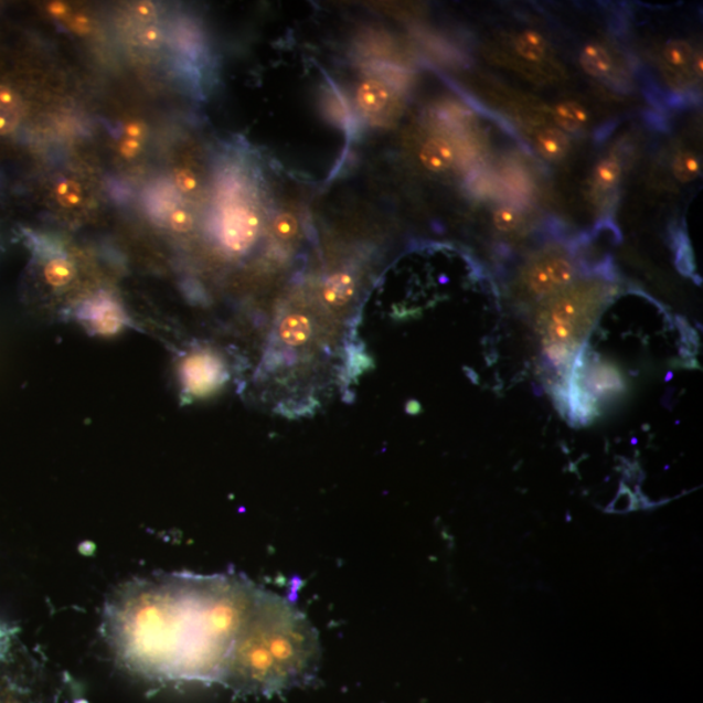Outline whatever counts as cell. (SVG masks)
Listing matches in <instances>:
<instances>
[{"instance_id":"obj_24","label":"cell","mask_w":703,"mask_h":703,"mask_svg":"<svg viewBox=\"0 0 703 703\" xmlns=\"http://www.w3.org/2000/svg\"><path fill=\"white\" fill-rule=\"evenodd\" d=\"M167 220H169L171 228L177 232H188L193 227V217L185 210H173Z\"/></svg>"},{"instance_id":"obj_1","label":"cell","mask_w":703,"mask_h":703,"mask_svg":"<svg viewBox=\"0 0 703 703\" xmlns=\"http://www.w3.org/2000/svg\"><path fill=\"white\" fill-rule=\"evenodd\" d=\"M258 588L238 574L132 579L108 599L104 632L121 663L143 677L221 684Z\"/></svg>"},{"instance_id":"obj_19","label":"cell","mask_w":703,"mask_h":703,"mask_svg":"<svg viewBox=\"0 0 703 703\" xmlns=\"http://www.w3.org/2000/svg\"><path fill=\"white\" fill-rule=\"evenodd\" d=\"M49 286L62 288L68 286L76 277V267L70 259L56 257L45 265L43 269Z\"/></svg>"},{"instance_id":"obj_16","label":"cell","mask_w":703,"mask_h":703,"mask_svg":"<svg viewBox=\"0 0 703 703\" xmlns=\"http://www.w3.org/2000/svg\"><path fill=\"white\" fill-rule=\"evenodd\" d=\"M622 178V164L616 156H608L599 161L593 172L594 191H614Z\"/></svg>"},{"instance_id":"obj_4","label":"cell","mask_w":703,"mask_h":703,"mask_svg":"<svg viewBox=\"0 0 703 703\" xmlns=\"http://www.w3.org/2000/svg\"><path fill=\"white\" fill-rule=\"evenodd\" d=\"M582 265L574 246L564 244L545 246L521 266L512 285L513 300L521 308L533 310L582 278L584 273Z\"/></svg>"},{"instance_id":"obj_14","label":"cell","mask_w":703,"mask_h":703,"mask_svg":"<svg viewBox=\"0 0 703 703\" xmlns=\"http://www.w3.org/2000/svg\"><path fill=\"white\" fill-rule=\"evenodd\" d=\"M537 149L547 161H561L569 151V139L563 130L557 128L542 129L537 136Z\"/></svg>"},{"instance_id":"obj_8","label":"cell","mask_w":703,"mask_h":703,"mask_svg":"<svg viewBox=\"0 0 703 703\" xmlns=\"http://www.w3.org/2000/svg\"><path fill=\"white\" fill-rule=\"evenodd\" d=\"M258 220L255 213L244 206L223 209L217 224V237L231 253H243L256 241Z\"/></svg>"},{"instance_id":"obj_7","label":"cell","mask_w":703,"mask_h":703,"mask_svg":"<svg viewBox=\"0 0 703 703\" xmlns=\"http://www.w3.org/2000/svg\"><path fill=\"white\" fill-rule=\"evenodd\" d=\"M78 321L97 337L118 335L129 326V317L118 300L108 295L92 297L78 310Z\"/></svg>"},{"instance_id":"obj_10","label":"cell","mask_w":703,"mask_h":703,"mask_svg":"<svg viewBox=\"0 0 703 703\" xmlns=\"http://www.w3.org/2000/svg\"><path fill=\"white\" fill-rule=\"evenodd\" d=\"M313 322L306 315L292 313L283 318L279 323L278 337L287 347H302L313 338Z\"/></svg>"},{"instance_id":"obj_27","label":"cell","mask_w":703,"mask_h":703,"mask_svg":"<svg viewBox=\"0 0 703 703\" xmlns=\"http://www.w3.org/2000/svg\"><path fill=\"white\" fill-rule=\"evenodd\" d=\"M141 149L140 140L129 139L121 145V155L128 158L135 157Z\"/></svg>"},{"instance_id":"obj_17","label":"cell","mask_w":703,"mask_h":703,"mask_svg":"<svg viewBox=\"0 0 703 703\" xmlns=\"http://www.w3.org/2000/svg\"><path fill=\"white\" fill-rule=\"evenodd\" d=\"M514 50L526 62L541 63L545 60L548 45L542 35L534 31L521 32L513 41Z\"/></svg>"},{"instance_id":"obj_25","label":"cell","mask_w":703,"mask_h":703,"mask_svg":"<svg viewBox=\"0 0 703 703\" xmlns=\"http://www.w3.org/2000/svg\"><path fill=\"white\" fill-rule=\"evenodd\" d=\"M275 231H277L278 237L283 241H291L297 235V222L292 216H280L277 224H275Z\"/></svg>"},{"instance_id":"obj_15","label":"cell","mask_w":703,"mask_h":703,"mask_svg":"<svg viewBox=\"0 0 703 703\" xmlns=\"http://www.w3.org/2000/svg\"><path fill=\"white\" fill-rule=\"evenodd\" d=\"M23 116V103L18 93L0 86V135L12 132Z\"/></svg>"},{"instance_id":"obj_6","label":"cell","mask_w":703,"mask_h":703,"mask_svg":"<svg viewBox=\"0 0 703 703\" xmlns=\"http://www.w3.org/2000/svg\"><path fill=\"white\" fill-rule=\"evenodd\" d=\"M179 379L185 395L193 398L207 397L226 383L227 368L213 351H193L181 360Z\"/></svg>"},{"instance_id":"obj_2","label":"cell","mask_w":703,"mask_h":703,"mask_svg":"<svg viewBox=\"0 0 703 703\" xmlns=\"http://www.w3.org/2000/svg\"><path fill=\"white\" fill-rule=\"evenodd\" d=\"M320 636L292 601L258 588L238 629L221 684L271 695L308 686L321 667Z\"/></svg>"},{"instance_id":"obj_11","label":"cell","mask_w":703,"mask_h":703,"mask_svg":"<svg viewBox=\"0 0 703 703\" xmlns=\"http://www.w3.org/2000/svg\"><path fill=\"white\" fill-rule=\"evenodd\" d=\"M419 161L432 172H446L455 163V150L451 143L437 137L424 143L419 151Z\"/></svg>"},{"instance_id":"obj_13","label":"cell","mask_w":703,"mask_h":703,"mask_svg":"<svg viewBox=\"0 0 703 703\" xmlns=\"http://www.w3.org/2000/svg\"><path fill=\"white\" fill-rule=\"evenodd\" d=\"M579 63L586 74L596 78L607 77L615 68L611 54L600 43H588L584 46Z\"/></svg>"},{"instance_id":"obj_23","label":"cell","mask_w":703,"mask_h":703,"mask_svg":"<svg viewBox=\"0 0 703 703\" xmlns=\"http://www.w3.org/2000/svg\"><path fill=\"white\" fill-rule=\"evenodd\" d=\"M56 199L63 206L74 207L82 204V190L75 181L63 180L56 185Z\"/></svg>"},{"instance_id":"obj_9","label":"cell","mask_w":703,"mask_h":703,"mask_svg":"<svg viewBox=\"0 0 703 703\" xmlns=\"http://www.w3.org/2000/svg\"><path fill=\"white\" fill-rule=\"evenodd\" d=\"M697 53L699 52H695L690 41L683 39H672L664 43V46L661 50V56H659L661 57V61H659V65H661V67H664V70L667 71V78H671V75L673 77H678V70L686 71L688 67H691L693 70L694 57L695 55H697Z\"/></svg>"},{"instance_id":"obj_12","label":"cell","mask_w":703,"mask_h":703,"mask_svg":"<svg viewBox=\"0 0 703 703\" xmlns=\"http://www.w3.org/2000/svg\"><path fill=\"white\" fill-rule=\"evenodd\" d=\"M356 286L350 274L333 275L324 283L321 297L326 306L331 309H343L353 299Z\"/></svg>"},{"instance_id":"obj_26","label":"cell","mask_w":703,"mask_h":703,"mask_svg":"<svg viewBox=\"0 0 703 703\" xmlns=\"http://www.w3.org/2000/svg\"><path fill=\"white\" fill-rule=\"evenodd\" d=\"M177 185L183 192H192L198 187V181L190 171H179L175 177Z\"/></svg>"},{"instance_id":"obj_21","label":"cell","mask_w":703,"mask_h":703,"mask_svg":"<svg viewBox=\"0 0 703 703\" xmlns=\"http://www.w3.org/2000/svg\"><path fill=\"white\" fill-rule=\"evenodd\" d=\"M492 222H494L496 227L500 232L510 234V232H514L521 227V224H523V214H521L516 207L500 206L494 213V216H492Z\"/></svg>"},{"instance_id":"obj_22","label":"cell","mask_w":703,"mask_h":703,"mask_svg":"<svg viewBox=\"0 0 703 703\" xmlns=\"http://www.w3.org/2000/svg\"><path fill=\"white\" fill-rule=\"evenodd\" d=\"M386 100L387 93H384L379 84H366L360 92V104L366 111H380Z\"/></svg>"},{"instance_id":"obj_20","label":"cell","mask_w":703,"mask_h":703,"mask_svg":"<svg viewBox=\"0 0 703 703\" xmlns=\"http://www.w3.org/2000/svg\"><path fill=\"white\" fill-rule=\"evenodd\" d=\"M673 177L681 184L692 183L701 175V162L691 151H679L672 161Z\"/></svg>"},{"instance_id":"obj_28","label":"cell","mask_w":703,"mask_h":703,"mask_svg":"<svg viewBox=\"0 0 703 703\" xmlns=\"http://www.w3.org/2000/svg\"><path fill=\"white\" fill-rule=\"evenodd\" d=\"M145 40H147L149 43L157 42L159 40V33L157 29L155 28L148 29L147 34H145Z\"/></svg>"},{"instance_id":"obj_18","label":"cell","mask_w":703,"mask_h":703,"mask_svg":"<svg viewBox=\"0 0 703 703\" xmlns=\"http://www.w3.org/2000/svg\"><path fill=\"white\" fill-rule=\"evenodd\" d=\"M554 118L565 132L574 134L588 123V113H586L584 106L574 103V100H568V103H563L555 107Z\"/></svg>"},{"instance_id":"obj_3","label":"cell","mask_w":703,"mask_h":703,"mask_svg":"<svg viewBox=\"0 0 703 703\" xmlns=\"http://www.w3.org/2000/svg\"><path fill=\"white\" fill-rule=\"evenodd\" d=\"M614 277L607 269L583 275L564 291L533 309V332L542 365L556 376L557 386L582 350L605 303L618 289L614 286Z\"/></svg>"},{"instance_id":"obj_5","label":"cell","mask_w":703,"mask_h":703,"mask_svg":"<svg viewBox=\"0 0 703 703\" xmlns=\"http://www.w3.org/2000/svg\"><path fill=\"white\" fill-rule=\"evenodd\" d=\"M0 703H53L17 630L0 625Z\"/></svg>"}]
</instances>
